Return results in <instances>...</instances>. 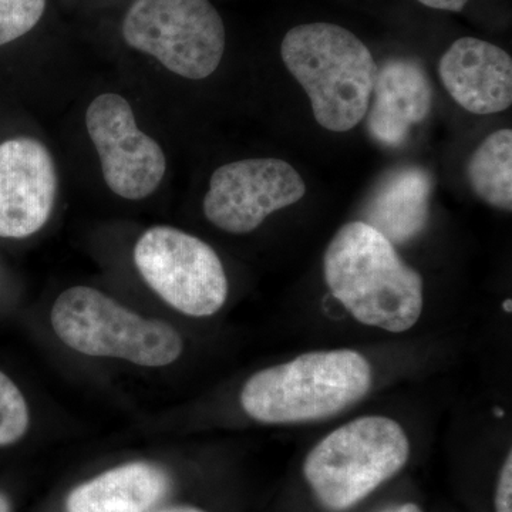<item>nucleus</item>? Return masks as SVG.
Wrapping results in <instances>:
<instances>
[{"label": "nucleus", "mask_w": 512, "mask_h": 512, "mask_svg": "<svg viewBox=\"0 0 512 512\" xmlns=\"http://www.w3.org/2000/svg\"><path fill=\"white\" fill-rule=\"evenodd\" d=\"M323 276L333 298L362 325L404 333L423 313V278L365 221L336 232L323 256Z\"/></svg>", "instance_id": "1"}, {"label": "nucleus", "mask_w": 512, "mask_h": 512, "mask_svg": "<svg viewBox=\"0 0 512 512\" xmlns=\"http://www.w3.org/2000/svg\"><path fill=\"white\" fill-rule=\"evenodd\" d=\"M372 386V365L362 353L316 350L249 377L241 406L262 424L312 423L346 412L362 402Z\"/></svg>", "instance_id": "2"}, {"label": "nucleus", "mask_w": 512, "mask_h": 512, "mask_svg": "<svg viewBox=\"0 0 512 512\" xmlns=\"http://www.w3.org/2000/svg\"><path fill=\"white\" fill-rule=\"evenodd\" d=\"M281 56L320 126L346 133L362 123L379 67L355 33L328 22L305 23L286 33Z\"/></svg>", "instance_id": "3"}, {"label": "nucleus", "mask_w": 512, "mask_h": 512, "mask_svg": "<svg viewBox=\"0 0 512 512\" xmlns=\"http://www.w3.org/2000/svg\"><path fill=\"white\" fill-rule=\"evenodd\" d=\"M409 458V437L396 420L363 416L333 430L309 451L303 477L325 510L343 512L396 477Z\"/></svg>", "instance_id": "4"}, {"label": "nucleus", "mask_w": 512, "mask_h": 512, "mask_svg": "<svg viewBox=\"0 0 512 512\" xmlns=\"http://www.w3.org/2000/svg\"><path fill=\"white\" fill-rule=\"evenodd\" d=\"M50 322L64 345L86 356L161 367L174 363L184 350L173 326L143 318L89 286H73L60 293Z\"/></svg>", "instance_id": "5"}, {"label": "nucleus", "mask_w": 512, "mask_h": 512, "mask_svg": "<svg viewBox=\"0 0 512 512\" xmlns=\"http://www.w3.org/2000/svg\"><path fill=\"white\" fill-rule=\"evenodd\" d=\"M121 32L131 49L190 80L207 79L220 67L227 42L210 0H134Z\"/></svg>", "instance_id": "6"}, {"label": "nucleus", "mask_w": 512, "mask_h": 512, "mask_svg": "<svg viewBox=\"0 0 512 512\" xmlns=\"http://www.w3.org/2000/svg\"><path fill=\"white\" fill-rule=\"evenodd\" d=\"M134 261L148 286L184 315L207 318L227 302L220 256L194 235L171 227L147 229L138 238Z\"/></svg>", "instance_id": "7"}, {"label": "nucleus", "mask_w": 512, "mask_h": 512, "mask_svg": "<svg viewBox=\"0 0 512 512\" xmlns=\"http://www.w3.org/2000/svg\"><path fill=\"white\" fill-rule=\"evenodd\" d=\"M305 194V181L291 164L279 158H248L214 171L204 214L228 234H249Z\"/></svg>", "instance_id": "8"}, {"label": "nucleus", "mask_w": 512, "mask_h": 512, "mask_svg": "<svg viewBox=\"0 0 512 512\" xmlns=\"http://www.w3.org/2000/svg\"><path fill=\"white\" fill-rule=\"evenodd\" d=\"M86 127L100 157L104 181L126 200H143L163 181L165 156L154 138L138 130L130 103L120 94H100L90 103Z\"/></svg>", "instance_id": "9"}, {"label": "nucleus", "mask_w": 512, "mask_h": 512, "mask_svg": "<svg viewBox=\"0 0 512 512\" xmlns=\"http://www.w3.org/2000/svg\"><path fill=\"white\" fill-rule=\"evenodd\" d=\"M57 171L49 150L35 138L0 144V237L26 238L49 221Z\"/></svg>", "instance_id": "10"}, {"label": "nucleus", "mask_w": 512, "mask_h": 512, "mask_svg": "<svg viewBox=\"0 0 512 512\" xmlns=\"http://www.w3.org/2000/svg\"><path fill=\"white\" fill-rule=\"evenodd\" d=\"M439 76L447 93L470 113H501L512 104V59L493 43L456 40L441 56Z\"/></svg>", "instance_id": "11"}, {"label": "nucleus", "mask_w": 512, "mask_h": 512, "mask_svg": "<svg viewBox=\"0 0 512 512\" xmlns=\"http://www.w3.org/2000/svg\"><path fill=\"white\" fill-rule=\"evenodd\" d=\"M433 90L423 67L413 60L394 59L377 72L367 110V128L383 146H402L410 128L431 110Z\"/></svg>", "instance_id": "12"}, {"label": "nucleus", "mask_w": 512, "mask_h": 512, "mask_svg": "<svg viewBox=\"0 0 512 512\" xmlns=\"http://www.w3.org/2000/svg\"><path fill=\"white\" fill-rule=\"evenodd\" d=\"M168 491V477L150 463H130L74 488L67 497V512H147Z\"/></svg>", "instance_id": "13"}, {"label": "nucleus", "mask_w": 512, "mask_h": 512, "mask_svg": "<svg viewBox=\"0 0 512 512\" xmlns=\"http://www.w3.org/2000/svg\"><path fill=\"white\" fill-rule=\"evenodd\" d=\"M431 188L433 181L423 168L394 171L384 178L370 198L365 222L392 244L412 241L429 221Z\"/></svg>", "instance_id": "14"}, {"label": "nucleus", "mask_w": 512, "mask_h": 512, "mask_svg": "<svg viewBox=\"0 0 512 512\" xmlns=\"http://www.w3.org/2000/svg\"><path fill=\"white\" fill-rule=\"evenodd\" d=\"M468 181L476 195L490 207L512 210V131H495L474 151L467 167Z\"/></svg>", "instance_id": "15"}, {"label": "nucleus", "mask_w": 512, "mask_h": 512, "mask_svg": "<svg viewBox=\"0 0 512 512\" xmlns=\"http://www.w3.org/2000/svg\"><path fill=\"white\" fill-rule=\"evenodd\" d=\"M28 427L29 407L25 397L19 387L0 372V447L22 439Z\"/></svg>", "instance_id": "16"}, {"label": "nucleus", "mask_w": 512, "mask_h": 512, "mask_svg": "<svg viewBox=\"0 0 512 512\" xmlns=\"http://www.w3.org/2000/svg\"><path fill=\"white\" fill-rule=\"evenodd\" d=\"M47 0H0V46L15 42L35 28Z\"/></svg>", "instance_id": "17"}, {"label": "nucleus", "mask_w": 512, "mask_h": 512, "mask_svg": "<svg viewBox=\"0 0 512 512\" xmlns=\"http://www.w3.org/2000/svg\"><path fill=\"white\" fill-rule=\"evenodd\" d=\"M495 512H512V453L508 451L500 474L494 495Z\"/></svg>", "instance_id": "18"}, {"label": "nucleus", "mask_w": 512, "mask_h": 512, "mask_svg": "<svg viewBox=\"0 0 512 512\" xmlns=\"http://www.w3.org/2000/svg\"><path fill=\"white\" fill-rule=\"evenodd\" d=\"M417 2L431 9L460 12V10L466 8L468 0H417Z\"/></svg>", "instance_id": "19"}, {"label": "nucleus", "mask_w": 512, "mask_h": 512, "mask_svg": "<svg viewBox=\"0 0 512 512\" xmlns=\"http://www.w3.org/2000/svg\"><path fill=\"white\" fill-rule=\"evenodd\" d=\"M380 512H423L419 505L414 503H406L400 505H394V507L386 508V510Z\"/></svg>", "instance_id": "20"}, {"label": "nucleus", "mask_w": 512, "mask_h": 512, "mask_svg": "<svg viewBox=\"0 0 512 512\" xmlns=\"http://www.w3.org/2000/svg\"><path fill=\"white\" fill-rule=\"evenodd\" d=\"M158 512H207L201 508L191 507V505H177V507L165 508L163 511Z\"/></svg>", "instance_id": "21"}, {"label": "nucleus", "mask_w": 512, "mask_h": 512, "mask_svg": "<svg viewBox=\"0 0 512 512\" xmlns=\"http://www.w3.org/2000/svg\"><path fill=\"white\" fill-rule=\"evenodd\" d=\"M0 512H12V508H10V503L6 495L0 493Z\"/></svg>", "instance_id": "22"}]
</instances>
